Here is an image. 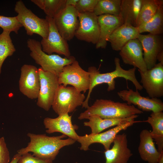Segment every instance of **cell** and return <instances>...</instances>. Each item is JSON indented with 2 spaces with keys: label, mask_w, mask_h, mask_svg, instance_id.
I'll return each instance as SVG.
<instances>
[{
  "label": "cell",
  "mask_w": 163,
  "mask_h": 163,
  "mask_svg": "<svg viewBox=\"0 0 163 163\" xmlns=\"http://www.w3.org/2000/svg\"><path fill=\"white\" fill-rule=\"evenodd\" d=\"M27 136L30 138V142L26 147L18 150L17 153L21 155L31 152L35 157L52 161L55 159L61 149L72 145L76 141L70 138L63 139L67 136L63 134L58 136H49L45 134L29 133Z\"/></svg>",
  "instance_id": "6da1fadb"
},
{
  "label": "cell",
  "mask_w": 163,
  "mask_h": 163,
  "mask_svg": "<svg viewBox=\"0 0 163 163\" xmlns=\"http://www.w3.org/2000/svg\"><path fill=\"white\" fill-rule=\"evenodd\" d=\"M114 61L115 69L114 70L110 72L100 73L95 66L89 67L88 72L89 75V87L87 97L82 104V108H86L89 106V99L92 91L95 87L100 84H107L108 85L107 91H112L115 89V79L117 78H123L126 81L128 80L131 81L134 85L136 90L140 91L143 88L136 77V68L133 67L126 70L121 67L119 58L115 57Z\"/></svg>",
  "instance_id": "7a4b0ae2"
},
{
  "label": "cell",
  "mask_w": 163,
  "mask_h": 163,
  "mask_svg": "<svg viewBox=\"0 0 163 163\" xmlns=\"http://www.w3.org/2000/svg\"><path fill=\"white\" fill-rule=\"evenodd\" d=\"M143 111L133 105L114 102L111 100L97 99L93 104L81 113L78 117L82 120L91 116L103 119L124 118L142 113Z\"/></svg>",
  "instance_id": "3957f363"
},
{
  "label": "cell",
  "mask_w": 163,
  "mask_h": 163,
  "mask_svg": "<svg viewBox=\"0 0 163 163\" xmlns=\"http://www.w3.org/2000/svg\"><path fill=\"white\" fill-rule=\"evenodd\" d=\"M27 46L31 52L30 56L45 71L51 72L58 77L64 67L76 60L73 56L62 57L58 55L48 54L42 49L40 43L35 39H29Z\"/></svg>",
  "instance_id": "277c9868"
},
{
  "label": "cell",
  "mask_w": 163,
  "mask_h": 163,
  "mask_svg": "<svg viewBox=\"0 0 163 163\" xmlns=\"http://www.w3.org/2000/svg\"><path fill=\"white\" fill-rule=\"evenodd\" d=\"M85 98L84 94L74 87L60 85L56 91L52 107L58 115L69 113L82 105Z\"/></svg>",
  "instance_id": "5b68a950"
},
{
  "label": "cell",
  "mask_w": 163,
  "mask_h": 163,
  "mask_svg": "<svg viewBox=\"0 0 163 163\" xmlns=\"http://www.w3.org/2000/svg\"><path fill=\"white\" fill-rule=\"evenodd\" d=\"M14 9L18 14L16 16L17 19L24 28L27 35L32 36L36 34L42 38L47 37L49 23L46 18L38 17L27 8L22 0L16 2Z\"/></svg>",
  "instance_id": "8992f818"
},
{
  "label": "cell",
  "mask_w": 163,
  "mask_h": 163,
  "mask_svg": "<svg viewBox=\"0 0 163 163\" xmlns=\"http://www.w3.org/2000/svg\"><path fill=\"white\" fill-rule=\"evenodd\" d=\"M58 79L59 85H70L83 93L88 90L89 87V72L84 70L76 60L64 67Z\"/></svg>",
  "instance_id": "52a82bcc"
},
{
  "label": "cell",
  "mask_w": 163,
  "mask_h": 163,
  "mask_svg": "<svg viewBox=\"0 0 163 163\" xmlns=\"http://www.w3.org/2000/svg\"><path fill=\"white\" fill-rule=\"evenodd\" d=\"M40 88L37 105L45 110L48 111L51 107L57 90L59 85L58 77L54 74L38 69Z\"/></svg>",
  "instance_id": "ba28073f"
},
{
  "label": "cell",
  "mask_w": 163,
  "mask_h": 163,
  "mask_svg": "<svg viewBox=\"0 0 163 163\" xmlns=\"http://www.w3.org/2000/svg\"><path fill=\"white\" fill-rule=\"evenodd\" d=\"M142 122L133 120L116 126L103 133L95 134H86L84 136H79L77 141L81 144V150L86 151L89 150L90 145L94 143L101 144L103 145L105 150H107L110 149L116 136L119 132L126 129L135 123Z\"/></svg>",
  "instance_id": "9c48e42d"
},
{
  "label": "cell",
  "mask_w": 163,
  "mask_h": 163,
  "mask_svg": "<svg viewBox=\"0 0 163 163\" xmlns=\"http://www.w3.org/2000/svg\"><path fill=\"white\" fill-rule=\"evenodd\" d=\"M78 12L75 7L66 6L53 18L59 33L66 40L69 41L75 37L79 25Z\"/></svg>",
  "instance_id": "30bf717a"
},
{
  "label": "cell",
  "mask_w": 163,
  "mask_h": 163,
  "mask_svg": "<svg viewBox=\"0 0 163 163\" xmlns=\"http://www.w3.org/2000/svg\"><path fill=\"white\" fill-rule=\"evenodd\" d=\"M46 18L49 23V31L47 37L42 38L40 42L42 51L48 54L55 53L69 57L71 53L67 41L59 33L53 18L46 16Z\"/></svg>",
  "instance_id": "8fae6325"
},
{
  "label": "cell",
  "mask_w": 163,
  "mask_h": 163,
  "mask_svg": "<svg viewBox=\"0 0 163 163\" xmlns=\"http://www.w3.org/2000/svg\"><path fill=\"white\" fill-rule=\"evenodd\" d=\"M97 17L94 12L78 13L79 25L75 37L79 40L96 44L100 33Z\"/></svg>",
  "instance_id": "7c38bea8"
},
{
  "label": "cell",
  "mask_w": 163,
  "mask_h": 163,
  "mask_svg": "<svg viewBox=\"0 0 163 163\" xmlns=\"http://www.w3.org/2000/svg\"><path fill=\"white\" fill-rule=\"evenodd\" d=\"M141 76L140 82L150 98L163 96V64H156L151 69L145 72L138 70Z\"/></svg>",
  "instance_id": "4fadbf2b"
},
{
  "label": "cell",
  "mask_w": 163,
  "mask_h": 163,
  "mask_svg": "<svg viewBox=\"0 0 163 163\" xmlns=\"http://www.w3.org/2000/svg\"><path fill=\"white\" fill-rule=\"evenodd\" d=\"M20 91L28 98H37L40 88L38 69L35 66L24 64L21 69L19 81Z\"/></svg>",
  "instance_id": "5bb4252c"
},
{
  "label": "cell",
  "mask_w": 163,
  "mask_h": 163,
  "mask_svg": "<svg viewBox=\"0 0 163 163\" xmlns=\"http://www.w3.org/2000/svg\"><path fill=\"white\" fill-rule=\"evenodd\" d=\"M119 97L129 105L136 106L142 111L153 112H162L163 103L157 98H150L142 96L138 90L132 89L123 90L117 92Z\"/></svg>",
  "instance_id": "9a60e30c"
},
{
  "label": "cell",
  "mask_w": 163,
  "mask_h": 163,
  "mask_svg": "<svg viewBox=\"0 0 163 163\" xmlns=\"http://www.w3.org/2000/svg\"><path fill=\"white\" fill-rule=\"evenodd\" d=\"M138 39L143 49V56L147 69L152 68L156 64L158 53L163 50V42L159 35L149 34H140Z\"/></svg>",
  "instance_id": "2e32d148"
},
{
  "label": "cell",
  "mask_w": 163,
  "mask_h": 163,
  "mask_svg": "<svg viewBox=\"0 0 163 163\" xmlns=\"http://www.w3.org/2000/svg\"><path fill=\"white\" fill-rule=\"evenodd\" d=\"M72 117L66 113L59 115L55 118H45L43 123L46 129V132L49 134L60 133L77 141L79 135L75 130L78 127L77 126L72 124Z\"/></svg>",
  "instance_id": "e0dca14e"
},
{
  "label": "cell",
  "mask_w": 163,
  "mask_h": 163,
  "mask_svg": "<svg viewBox=\"0 0 163 163\" xmlns=\"http://www.w3.org/2000/svg\"><path fill=\"white\" fill-rule=\"evenodd\" d=\"M119 55L125 64L133 66L142 72L147 70L142 46L138 39L129 41L120 51Z\"/></svg>",
  "instance_id": "ac0fdd59"
},
{
  "label": "cell",
  "mask_w": 163,
  "mask_h": 163,
  "mask_svg": "<svg viewBox=\"0 0 163 163\" xmlns=\"http://www.w3.org/2000/svg\"><path fill=\"white\" fill-rule=\"evenodd\" d=\"M113 143L112 148L104 151V163H127L133 154L128 147L126 135L117 134Z\"/></svg>",
  "instance_id": "d6986e66"
},
{
  "label": "cell",
  "mask_w": 163,
  "mask_h": 163,
  "mask_svg": "<svg viewBox=\"0 0 163 163\" xmlns=\"http://www.w3.org/2000/svg\"><path fill=\"white\" fill-rule=\"evenodd\" d=\"M97 19L100 33L96 48L105 49L110 36L116 28L123 25V22L120 15L104 14L98 16Z\"/></svg>",
  "instance_id": "ffe728a7"
},
{
  "label": "cell",
  "mask_w": 163,
  "mask_h": 163,
  "mask_svg": "<svg viewBox=\"0 0 163 163\" xmlns=\"http://www.w3.org/2000/svg\"><path fill=\"white\" fill-rule=\"evenodd\" d=\"M140 34L137 27L123 24L113 32L108 42L110 43L113 50L120 51L129 41L138 39Z\"/></svg>",
  "instance_id": "44dd1931"
},
{
  "label": "cell",
  "mask_w": 163,
  "mask_h": 163,
  "mask_svg": "<svg viewBox=\"0 0 163 163\" xmlns=\"http://www.w3.org/2000/svg\"><path fill=\"white\" fill-rule=\"evenodd\" d=\"M150 132L146 129L141 132L138 150L143 160L148 163H158L161 152L156 149Z\"/></svg>",
  "instance_id": "7402d4cb"
},
{
  "label": "cell",
  "mask_w": 163,
  "mask_h": 163,
  "mask_svg": "<svg viewBox=\"0 0 163 163\" xmlns=\"http://www.w3.org/2000/svg\"><path fill=\"white\" fill-rule=\"evenodd\" d=\"M138 117V115H136L124 118L110 119H103L98 116H91L87 119L89 121L85 122L83 124L84 126L90 127L91 130L90 134H95L101 133L108 128L135 120Z\"/></svg>",
  "instance_id": "603a6c76"
},
{
  "label": "cell",
  "mask_w": 163,
  "mask_h": 163,
  "mask_svg": "<svg viewBox=\"0 0 163 163\" xmlns=\"http://www.w3.org/2000/svg\"><path fill=\"white\" fill-rule=\"evenodd\" d=\"M142 0H122L120 16L124 24L136 27Z\"/></svg>",
  "instance_id": "cb8c5ba5"
},
{
  "label": "cell",
  "mask_w": 163,
  "mask_h": 163,
  "mask_svg": "<svg viewBox=\"0 0 163 163\" xmlns=\"http://www.w3.org/2000/svg\"><path fill=\"white\" fill-rule=\"evenodd\" d=\"M143 122L149 123L152 131L150 132L151 136L155 141L160 152L163 151V113L162 112H153L147 120Z\"/></svg>",
  "instance_id": "d4e9b609"
},
{
  "label": "cell",
  "mask_w": 163,
  "mask_h": 163,
  "mask_svg": "<svg viewBox=\"0 0 163 163\" xmlns=\"http://www.w3.org/2000/svg\"><path fill=\"white\" fill-rule=\"evenodd\" d=\"M137 28L140 34L146 32L155 35L162 34L163 32V2L150 20Z\"/></svg>",
  "instance_id": "484cf974"
},
{
  "label": "cell",
  "mask_w": 163,
  "mask_h": 163,
  "mask_svg": "<svg viewBox=\"0 0 163 163\" xmlns=\"http://www.w3.org/2000/svg\"><path fill=\"white\" fill-rule=\"evenodd\" d=\"M162 2V0H142L136 21V27L150 20Z\"/></svg>",
  "instance_id": "4316f807"
},
{
  "label": "cell",
  "mask_w": 163,
  "mask_h": 163,
  "mask_svg": "<svg viewBox=\"0 0 163 163\" xmlns=\"http://www.w3.org/2000/svg\"><path fill=\"white\" fill-rule=\"evenodd\" d=\"M46 16L54 18L66 6V0H31Z\"/></svg>",
  "instance_id": "83f0119b"
},
{
  "label": "cell",
  "mask_w": 163,
  "mask_h": 163,
  "mask_svg": "<svg viewBox=\"0 0 163 163\" xmlns=\"http://www.w3.org/2000/svg\"><path fill=\"white\" fill-rule=\"evenodd\" d=\"M122 0H98L93 12L98 16L104 14L120 15Z\"/></svg>",
  "instance_id": "f1b7e54d"
},
{
  "label": "cell",
  "mask_w": 163,
  "mask_h": 163,
  "mask_svg": "<svg viewBox=\"0 0 163 163\" xmlns=\"http://www.w3.org/2000/svg\"><path fill=\"white\" fill-rule=\"evenodd\" d=\"M10 32L3 30L0 34V75L5 60L11 56L16 51L10 36Z\"/></svg>",
  "instance_id": "f546056e"
},
{
  "label": "cell",
  "mask_w": 163,
  "mask_h": 163,
  "mask_svg": "<svg viewBox=\"0 0 163 163\" xmlns=\"http://www.w3.org/2000/svg\"><path fill=\"white\" fill-rule=\"evenodd\" d=\"M0 27L3 30L10 32H14L18 34L19 30L22 26L16 16L8 17L0 15Z\"/></svg>",
  "instance_id": "4dcf8cb0"
},
{
  "label": "cell",
  "mask_w": 163,
  "mask_h": 163,
  "mask_svg": "<svg viewBox=\"0 0 163 163\" xmlns=\"http://www.w3.org/2000/svg\"><path fill=\"white\" fill-rule=\"evenodd\" d=\"M98 0H78L75 8L78 13L93 12Z\"/></svg>",
  "instance_id": "1f68e13d"
},
{
  "label": "cell",
  "mask_w": 163,
  "mask_h": 163,
  "mask_svg": "<svg viewBox=\"0 0 163 163\" xmlns=\"http://www.w3.org/2000/svg\"><path fill=\"white\" fill-rule=\"evenodd\" d=\"M17 163H53V161L39 158L28 152L21 155Z\"/></svg>",
  "instance_id": "d6a6232c"
},
{
  "label": "cell",
  "mask_w": 163,
  "mask_h": 163,
  "mask_svg": "<svg viewBox=\"0 0 163 163\" xmlns=\"http://www.w3.org/2000/svg\"><path fill=\"white\" fill-rule=\"evenodd\" d=\"M10 153L3 137L0 138V163H9Z\"/></svg>",
  "instance_id": "836d02e7"
},
{
  "label": "cell",
  "mask_w": 163,
  "mask_h": 163,
  "mask_svg": "<svg viewBox=\"0 0 163 163\" xmlns=\"http://www.w3.org/2000/svg\"><path fill=\"white\" fill-rule=\"evenodd\" d=\"M78 0H66V6L75 7Z\"/></svg>",
  "instance_id": "e575fe53"
},
{
  "label": "cell",
  "mask_w": 163,
  "mask_h": 163,
  "mask_svg": "<svg viewBox=\"0 0 163 163\" xmlns=\"http://www.w3.org/2000/svg\"><path fill=\"white\" fill-rule=\"evenodd\" d=\"M21 155L17 153L14 155L11 161L9 163H17Z\"/></svg>",
  "instance_id": "d590c367"
},
{
  "label": "cell",
  "mask_w": 163,
  "mask_h": 163,
  "mask_svg": "<svg viewBox=\"0 0 163 163\" xmlns=\"http://www.w3.org/2000/svg\"><path fill=\"white\" fill-rule=\"evenodd\" d=\"M157 60H158L159 62L163 64V50L158 53L157 57Z\"/></svg>",
  "instance_id": "8d00e7d4"
},
{
  "label": "cell",
  "mask_w": 163,
  "mask_h": 163,
  "mask_svg": "<svg viewBox=\"0 0 163 163\" xmlns=\"http://www.w3.org/2000/svg\"><path fill=\"white\" fill-rule=\"evenodd\" d=\"M74 163H78V162H75Z\"/></svg>",
  "instance_id": "74e56055"
}]
</instances>
